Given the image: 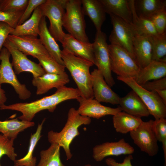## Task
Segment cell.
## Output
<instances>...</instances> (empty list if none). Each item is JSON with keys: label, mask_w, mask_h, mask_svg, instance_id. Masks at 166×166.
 Wrapping results in <instances>:
<instances>
[{"label": "cell", "mask_w": 166, "mask_h": 166, "mask_svg": "<svg viewBox=\"0 0 166 166\" xmlns=\"http://www.w3.org/2000/svg\"><path fill=\"white\" fill-rule=\"evenodd\" d=\"M24 11L6 12L0 11V22L7 23L14 28L17 25Z\"/></svg>", "instance_id": "74e56055"}, {"label": "cell", "mask_w": 166, "mask_h": 166, "mask_svg": "<svg viewBox=\"0 0 166 166\" xmlns=\"http://www.w3.org/2000/svg\"><path fill=\"white\" fill-rule=\"evenodd\" d=\"M92 89L95 99L99 102L119 104L120 97L111 88L104 77L97 69L91 73Z\"/></svg>", "instance_id": "9a60e30c"}, {"label": "cell", "mask_w": 166, "mask_h": 166, "mask_svg": "<svg viewBox=\"0 0 166 166\" xmlns=\"http://www.w3.org/2000/svg\"><path fill=\"white\" fill-rule=\"evenodd\" d=\"M152 45V61L166 60L163 58L166 55V33L151 36Z\"/></svg>", "instance_id": "1f68e13d"}, {"label": "cell", "mask_w": 166, "mask_h": 166, "mask_svg": "<svg viewBox=\"0 0 166 166\" xmlns=\"http://www.w3.org/2000/svg\"><path fill=\"white\" fill-rule=\"evenodd\" d=\"M118 105L122 111L133 116L141 118L150 115L141 99L132 90L125 96L120 98Z\"/></svg>", "instance_id": "d6986e66"}, {"label": "cell", "mask_w": 166, "mask_h": 166, "mask_svg": "<svg viewBox=\"0 0 166 166\" xmlns=\"http://www.w3.org/2000/svg\"><path fill=\"white\" fill-rule=\"evenodd\" d=\"M108 48L112 71L117 76L134 79L140 70L135 60L120 46L110 44Z\"/></svg>", "instance_id": "5b68a950"}, {"label": "cell", "mask_w": 166, "mask_h": 166, "mask_svg": "<svg viewBox=\"0 0 166 166\" xmlns=\"http://www.w3.org/2000/svg\"><path fill=\"white\" fill-rule=\"evenodd\" d=\"M10 54L6 48H2L1 52L0 60V85L8 83L12 85L19 98L25 100L30 97L31 93L26 85L22 84L18 80L10 62Z\"/></svg>", "instance_id": "30bf717a"}, {"label": "cell", "mask_w": 166, "mask_h": 166, "mask_svg": "<svg viewBox=\"0 0 166 166\" xmlns=\"http://www.w3.org/2000/svg\"><path fill=\"white\" fill-rule=\"evenodd\" d=\"M36 58L46 73L61 74L65 72V66L58 63L50 56H40Z\"/></svg>", "instance_id": "d6a6232c"}, {"label": "cell", "mask_w": 166, "mask_h": 166, "mask_svg": "<svg viewBox=\"0 0 166 166\" xmlns=\"http://www.w3.org/2000/svg\"><path fill=\"white\" fill-rule=\"evenodd\" d=\"M60 148L58 144L53 143L48 149L42 150L40 160L36 166H65L60 159Z\"/></svg>", "instance_id": "4dcf8cb0"}, {"label": "cell", "mask_w": 166, "mask_h": 166, "mask_svg": "<svg viewBox=\"0 0 166 166\" xmlns=\"http://www.w3.org/2000/svg\"><path fill=\"white\" fill-rule=\"evenodd\" d=\"M82 8L85 15L93 23L97 32L101 27L106 19V12L100 0H81Z\"/></svg>", "instance_id": "603a6c76"}, {"label": "cell", "mask_w": 166, "mask_h": 166, "mask_svg": "<svg viewBox=\"0 0 166 166\" xmlns=\"http://www.w3.org/2000/svg\"><path fill=\"white\" fill-rule=\"evenodd\" d=\"M83 166H95L92 165L90 164H86Z\"/></svg>", "instance_id": "f6af8a7d"}, {"label": "cell", "mask_w": 166, "mask_h": 166, "mask_svg": "<svg viewBox=\"0 0 166 166\" xmlns=\"http://www.w3.org/2000/svg\"><path fill=\"white\" fill-rule=\"evenodd\" d=\"M69 81L66 72L61 74L46 73L41 76L33 78L32 84L37 88L36 94L40 95L46 93L52 88L57 89L64 86Z\"/></svg>", "instance_id": "e0dca14e"}, {"label": "cell", "mask_w": 166, "mask_h": 166, "mask_svg": "<svg viewBox=\"0 0 166 166\" xmlns=\"http://www.w3.org/2000/svg\"><path fill=\"white\" fill-rule=\"evenodd\" d=\"M135 59L140 69L152 61V45L151 36L136 34L133 42Z\"/></svg>", "instance_id": "ffe728a7"}, {"label": "cell", "mask_w": 166, "mask_h": 166, "mask_svg": "<svg viewBox=\"0 0 166 166\" xmlns=\"http://www.w3.org/2000/svg\"><path fill=\"white\" fill-rule=\"evenodd\" d=\"M133 159L132 155H129L126 156L122 163H118L113 158H108L105 160L106 164L109 166H133L131 160Z\"/></svg>", "instance_id": "b9f144b4"}, {"label": "cell", "mask_w": 166, "mask_h": 166, "mask_svg": "<svg viewBox=\"0 0 166 166\" xmlns=\"http://www.w3.org/2000/svg\"><path fill=\"white\" fill-rule=\"evenodd\" d=\"M43 16L40 6L34 11L31 17L21 25L13 29L10 34L15 36L32 35L37 37L39 32V24Z\"/></svg>", "instance_id": "d4e9b609"}, {"label": "cell", "mask_w": 166, "mask_h": 166, "mask_svg": "<svg viewBox=\"0 0 166 166\" xmlns=\"http://www.w3.org/2000/svg\"><path fill=\"white\" fill-rule=\"evenodd\" d=\"M28 2L29 0H0V11H24Z\"/></svg>", "instance_id": "e575fe53"}, {"label": "cell", "mask_w": 166, "mask_h": 166, "mask_svg": "<svg viewBox=\"0 0 166 166\" xmlns=\"http://www.w3.org/2000/svg\"><path fill=\"white\" fill-rule=\"evenodd\" d=\"M81 96L77 89L63 86L57 89L53 94L30 102L17 103L0 107V110H10L20 112L18 118L22 121H31L35 115L40 111L48 110L53 112L60 103L65 101L77 99Z\"/></svg>", "instance_id": "6da1fadb"}, {"label": "cell", "mask_w": 166, "mask_h": 166, "mask_svg": "<svg viewBox=\"0 0 166 166\" xmlns=\"http://www.w3.org/2000/svg\"><path fill=\"white\" fill-rule=\"evenodd\" d=\"M153 120L143 121L136 129L130 132L134 143L141 151L149 156L156 155L159 151L158 140L152 128Z\"/></svg>", "instance_id": "8fae6325"}, {"label": "cell", "mask_w": 166, "mask_h": 166, "mask_svg": "<svg viewBox=\"0 0 166 166\" xmlns=\"http://www.w3.org/2000/svg\"><path fill=\"white\" fill-rule=\"evenodd\" d=\"M166 9L160 11L149 18L159 34L166 33Z\"/></svg>", "instance_id": "d590c367"}, {"label": "cell", "mask_w": 166, "mask_h": 166, "mask_svg": "<svg viewBox=\"0 0 166 166\" xmlns=\"http://www.w3.org/2000/svg\"><path fill=\"white\" fill-rule=\"evenodd\" d=\"M134 6L138 16L149 18L157 12L166 9V1L134 0Z\"/></svg>", "instance_id": "f1b7e54d"}, {"label": "cell", "mask_w": 166, "mask_h": 166, "mask_svg": "<svg viewBox=\"0 0 166 166\" xmlns=\"http://www.w3.org/2000/svg\"><path fill=\"white\" fill-rule=\"evenodd\" d=\"M63 26L75 38L89 42L85 32L86 24L82 8L81 0H67Z\"/></svg>", "instance_id": "277c9868"}, {"label": "cell", "mask_w": 166, "mask_h": 166, "mask_svg": "<svg viewBox=\"0 0 166 166\" xmlns=\"http://www.w3.org/2000/svg\"><path fill=\"white\" fill-rule=\"evenodd\" d=\"M4 90L1 88L0 85V107L5 105V103L7 101Z\"/></svg>", "instance_id": "7bdbcfd3"}, {"label": "cell", "mask_w": 166, "mask_h": 166, "mask_svg": "<svg viewBox=\"0 0 166 166\" xmlns=\"http://www.w3.org/2000/svg\"><path fill=\"white\" fill-rule=\"evenodd\" d=\"M46 0H29L28 5L20 18L18 25L23 24L29 18L32 13L38 6L44 3Z\"/></svg>", "instance_id": "f35d334b"}, {"label": "cell", "mask_w": 166, "mask_h": 166, "mask_svg": "<svg viewBox=\"0 0 166 166\" xmlns=\"http://www.w3.org/2000/svg\"><path fill=\"white\" fill-rule=\"evenodd\" d=\"M118 80L127 85L134 91L141 99L150 115L155 120L166 117V105L156 91H149L143 88L131 78L117 76Z\"/></svg>", "instance_id": "ba28073f"}, {"label": "cell", "mask_w": 166, "mask_h": 166, "mask_svg": "<svg viewBox=\"0 0 166 166\" xmlns=\"http://www.w3.org/2000/svg\"><path fill=\"white\" fill-rule=\"evenodd\" d=\"M106 34L101 31L97 32L94 42L93 43L94 64L103 75L110 87L115 82L112 76L110 59Z\"/></svg>", "instance_id": "9c48e42d"}, {"label": "cell", "mask_w": 166, "mask_h": 166, "mask_svg": "<svg viewBox=\"0 0 166 166\" xmlns=\"http://www.w3.org/2000/svg\"><path fill=\"white\" fill-rule=\"evenodd\" d=\"M14 140L2 134H0V160L4 155H7L13 161L16 160L17 155L13 147ZM0 166H2L0 163Z\"/></svg>", "instance_id": "836d02e7"}, {"label": "cell", "mask_w": 166, "mask_h": 166, "mask_svg": "<svg viewBox=\"0 0 166 166\" xmlns=\"http://www.w3.org/2000/svg\"><path fill=\"white\" fill-rule=\"evenodd\" d=\"M67 0H46L41 5L43 15L49 20L48 30L56 41L61 43L65 33L62 29L63 20Z\"/></svg>", "instance_id": "8992f818"}, {"label": "cell", "mask_w": 166, "mask_h": 166, "mask_svg": "<svg viewBox=\"0 0 166 166\" xmlns=\"http://www.w3.org/2000/svg\"><path fill=\"white\" fill-rule=\"evenodd\" d=\"M61 55L64 66L76 84L81 97L85 99L93 98L89 71L90 67L94 65L93 63L64 49L61 50Z\"/></svg>", "instance_id": "7a4b0ae2"}, {"label": "cell", "mask_w": 166, "mask_h": 166, "mask_svg": "<svg viewBox=\"0 0 166 166\" xmlns=\"http://www.w3.org/2000/svg\"><path fill=\"white\" fill-rule=\"evenodd\" d=\"M129 2L132 13L133 25L136 34L151 37L159 34L149 18L137 15L135 10L134 0H130Z\"/></svg>", "instance_id": "83f0119b"}, {"label": "cell", "mask_w": 166, "mask_h": 166, "mask_svg": "<svg viewBox=\"0 0 166 166\" xmlns=\"http://www.w3.org/2000/svg\"><path fill=\"white\" fill-rule=\"evenodd\" d=\"M77 100L79 103L78 113L90 118L99 119L106 115L114 116L122 111L119 106L116 108L105 106L93 98L85 99L81 96Z\"/></svg>", "instance_id": "2e32d148"}, {"label": "cell", "mask_w": 166, "mask_h": 166, "mask_svg": "<svg viewBox=\"0 0 166 166\" xmlns=\"http://www.w3.org/2000/svg\"><path fill=\"white\" fill-rule=\"evenodd\" d=\"M61 44L63 49L89 61L94 64L93 43L81 41L69 34H65Z\"/></svg>", "instance_id": "ac0fdd59"}, {"label": "cell", "mask_w": 166, "mask_h": 166, "mask_svg": "<svg viewBox=\"0 0 166 166\" xmlns=\"http://www.w3.org/2000/svg\"><path fill=\"white\" fill-rule=\"evenodd\" d=\"M152 128L158 141L162 143L166 142L165 118H161L153 120Z\"/></svg>", "instance_id": "8d00e7d4"}, {"label": "cell", "mask_w": 166, "mask_h": 166, "mask_svg": "<svg viewBox=\"0 0 166 166\" xmlns=\"http://www.w3.org/2000/svg\"><path fill=\"white\" fill-rule=\"evenodd\" d=\"M109 15L113 27L109 38L111 44L124 48L135 59L133 42L136 34L133 25L118 16Z\"/></svg>", "instance_id": "52a82bcc"}, {"label": "cell", "mask_w": 166, "mask_h": 166, "mask_svg": "<svg viewBox=\"0 0 166 166\" xmlns=\"http://www.w3.org/2000/svg\"><path fill=\"white\" fill-rule=\"evenodd\" d=\"M100 1L106 13L118 16L128 23L133 25L132 13L129 0Z\"/></svg>", "instance_id": "cb8c5ba5"}, {"label": "cell", "mask_w": 166, "mask_h": 166, "mask_svg": "<svg viewBox=\"0 0 166 166\" xmlns=\"http://www.w3.org/2000/svg\"><path fill=\"white\" fill-rule=\"evenodd\" d=\"M3 46L8 49L12 56L11 64L16 74L28 72L32 74L33 78H35L46 73L39 64L29 59L26 55L15 48L7 39Z\"/></svg>", "instance_id": "7c38bea8"}, {"label": "cell", "mask_w": 166, "mask_h": 166, "mask_svg": "<svg viewBox=\"0 0 166 166\" xmlns=\"http://www.w3.org/2000/svg\"><path fill=\"white\" fill-rule=\"evenodd\" d=\"M143 121L141 118L122 111L113 117V125L116 131L122 134H126L135 130Z\"/></svg>", "instance_id": "484cf974"}, {"label": "cell", "mask_w": 166, "mask_h": 166, "mask_svg": "<svg viewBox=\"0 0 166 166\" xmlns=\"http://www.w3.org/2000/svg\"><path fill=\"white\" fill-rule=\"evenodd\" d=\"M156 91L164 104L166 105V89L157 90Z\"/></svg>", "instance_id": "ee69618b"}, {"label": "cell", "mask_w": 166, "mask_h": 166, "mask_svg": "<svg viewBox=\"0 0 166 166\" xmlns=\"http://www.w3.org/2000/svg\"><path fill=\"white\" fill-rule=\"evenodd\" d=\"M91 119L80 115L77 110L73 107L69 110L67 121L63 128L59 132L50 130L47 135L48 140L51 144L56 143L64 150L67 159H70L72 154L70 145L74 139L79 135L78 128L82 125H89Z\"/></svg>", "instance_id": "3957f363"}, {"label": "cell", "mask_w": 166, "mask_h": 166, "mask_svg": "<svg viewBox=\"0 0 166 166\" xmlns=\"http://www.w3.org/2000/svg\"><path fill=\"white\" fill-rule=\"evenodd\" d=\"M13 29L7 23L0 22V56L3 44Z\"/></svg>", "instance_id": "60d3db41"}, {"label": "cell", "mask_w": 166, "mask_h": 166, "mask_svg": "<svg viewBox=\"0 0 166 166\" xmlns=\"http://www.w3.org/2000/svg\"><path fill=\"white\" fill-rule=\"evenodd\" d=\"M134 152L133 147L122 138L117 141L96 145L93 148V157L96 161L100 162L108 156L132 155Z\"/></svg>", "instance_id": "5bb4252c"}, {"label": "cell", "mask_w": 166, "mask_h": 166, "mask_svg": "<svg viewBox=\"0 0 166 166\" xmlns=\"http://www.w3.org/2000/svg\"><path fill=\"white\" fill-rule=\"evenodd\" d=\"M45 121L44 118L42 123L38 124L36 132L31 134L27 153L23 157L16 159L14 161V166H36L37 158L33 156V153L35 148L41 137V131Z\"/></svg>", "instance_id": "f546056e"}, {"label": "cell", "mask_w": 166, "mask_h": 166, "mask_svg": "<svg viewBox=\"0 0 166 166\" xmlns=\"http://www.w3.org/2000/svg\"><path fill=\"white\" fill-rule=\"evenodd\" d=\"M7 39L15 48L26 56L31 55L36 58L40 56H50L40 39L37 37L9 34Z\"/></svg>", "instance_id": "4fadbf2b"}, {"label": "cell", "mask_w": 166, "mask_h": 166, "mask_svg": "<svg viewBox=\"0 0 166 166\" xmlns=\"http://www.w3.org/2000/svg\"><path fill=\"white\" fill-rule=\"evenodd\" d=\"M34 124L33 121H20L18 118L0 121V132L10 139L14 140L20 132Z\"/></svg>", "instance_id": "4316f807"}, {"label": "cell", "mask_w": 166, "mask_h": 166, "mask_svg": "<svg viewBox=\"0 0 166 166\" xmlns=\"http://www.w3.org/2000/svg\"><path fill=\"white\" fill-rule=\"evenodd\" d=\"M39 29V39L51 57L60 65L64 66L61 57V50L48 30L45 16H43L41 18Z\"/></svg>", "instance_id": "44dd1931"}, {"label": "cell", "mask_w": 166, "mask_h": 166, "mask_svg": "<svg viewBox=\"0 0 166 166\" xmlns=\"http://www.w3.org/2000/svg\"><path fill=\"white\" fill-rule=\"evenodd\" d=\"M143 88L149 91H156L166 89V77L148 81L141 85Z\"/></svg>", "instance_id": "ab89813d"}, {"label": "cell", "mask_w": 166, "mask_h": 166, "mask_svg": "<svg viewBox=\"0 0 166 166\" xmlns=\"http://www.w3.org/2000/svg\"><path fill=\"white\" fill-rule=\"evenodd\" d=\"M166 60L156 61H152L148 65L140 70L134 80L141 85L151 80H155L165 77Z\"/></svg>", "instance_id": "7402d4cb"}]
</instances>
